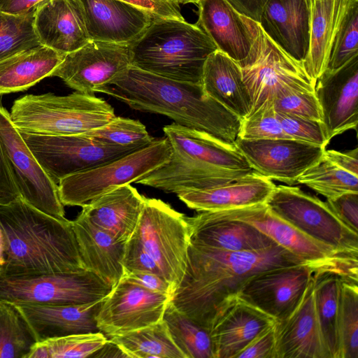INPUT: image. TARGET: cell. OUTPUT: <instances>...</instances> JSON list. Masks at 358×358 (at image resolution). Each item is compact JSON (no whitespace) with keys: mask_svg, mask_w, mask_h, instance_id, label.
<instances>
[{"mask_svg":"<svg viewBox=\"0 0 358 358\" xmlns=\"http://www.w3.org/2000/svg\"><path fill=\"white\" fill-rule=\"evenodd\" d=\"M300 264L298 258L277 244L257 251L231 252L189 243L185 273L170 302L210 331L222 306L237 295L250 277L273 268Z\"/></svg>","mask_w":358,"mask_h":358,"instance_id":"6da1fadb","label":"cell"},{"mask_svg":"<svg viewBox=\"0 0 358 358\" xmlns=\"http://www.w3.org/2000/svg\"><path fill=\"white\" fill-rule=\"evenodd\" d=\"M132 109L165 115L174 123L235 145L241 119L209 96L201 83L180 82L131 66L100 87Z\"/></svg>","mask_w":358,"mask_h":358,"instance_id":"7a4b0ae2","label":"cell"},{"mask_svg":"<svg viewBox=\"0 0 358 358\" xmlns=\"http://www.w3.org/2000/svg\"><path fill=\"white\" fill-rule=\"evenodd\" d=\"M0 230L7 275H41L85 270L72 221L45 213L21 197L0 205Z\"/></svg>","mask_w":358,"mask_h":358,"instance_id":"3957f363","label":"cell"},{"mask_svg":"<svg viewBox=\"0 0 358 358\" xmlns=\"http://www.w3.org/2000/svg\"><path fill=\"white\" fill-rule=\"evenodd\" d=\"M208 36L185 20L153 18L130 44L131 64L177 81L201 83L203 66L217 50Z\"/></svg>","mask_w":358,"mask_h":358,"instance_id":"277c9868","label":"cell"},{"mask_svg":"<svg viewBox=\"0 0 358 358\" xmlns=\"http://www.w3.org/2000/svg\"><path fill=\"white\" fill-rule=\"evenodd\" d=\"M9 117L19 131L64 136L85 134L116 116L103 99L76 91L65 96L26 94L13 102Z\"/></svg>","mask_w":358,"mask_h":358,"instance_id":"5b68a950","label":"cell"},{"mask_svg":"<svg viewBox=\"0 0 358 358\" xmlns=\"http://www.w3.org/2000/svg\"><path fill=\"white\" fill-rule=\"evenodd\" d=\"M223 219L246 222L285 248L315 273L329 272L343 280L358 283V255L339 252L306 236L275 215L265 203L220 211H208Z\"/></svg>","mask_w":358,"mask_h":358,"instance_id":"8992f818","label":"cell"},{"mask_svg":"<svg viewBox=\"0 0 358 358\" xmlns=\"http://www.w3.org/2000/svg\"><path fill=\"white\" fill-rule=\"evenodd\" d=\"M172 147L165 137L95 168L69 176L58 185L63 206H83L122 185L136 182L166 163Z\"/></svg>","mask_w":358,"mask_h":358,"instance_id":"52a82bcc","label":"cell"},{"mask_svg":"<svg viewBox=\"0 0 358 358\" xmlns=\"http://www.w3.org/2000/svg\"><path fill=\"white\" fill-rule=\"evenodd\" d=\"M238 64L251 101L248 115L273 106L275 96L282 91L315 92V81L308 74L303 62L276 45L260 26L249 54Z\"/></svg>","mask_w":358,"mask_h":358,"instance_id":"ba28073f","label":"cell"},{"mask_svg":"<svg viewBox=\"0 0 358 358\" xmlns=\"http://www.w3.org/2000/svg\"><path fill=\"white\" fill-rule=\"evenodd\" d=\"M113 287L94 273L7 275L0 271V301L14 304L64 305L104 299Z\"/></svg>","mask_w":358,"mask_h":358,"instance_id":"9c48e42d","label":"cell"},{"mask_svg":"<svg viewBox=\"0 0 358 358\" xmlns=\"http://www.w3.org/2000/svg\"><path fill=\"white\" fill-rule=\"evenodd\" d=\"M265 203L275 215L310 238L339 252L358 255V233L341 221L326 202L299 187L275 185Z\"/></svg>","mask_w":358,"mask_h":358,"instance_id":"30bf717a","label":"cell"},{"mask_svg":"<svg viewBox=\"0 0 358 358\" xmlns=\"http://www.w3.org/2000/svg\"><path fill=\"white\" fill-rule=\"evenodd\" d=\"M173 292L186 266L189 231L186 216L160 199H147L134 234Z\"/></svg>","mask_w":358,"mask_h":358,"instance_id":"8fae6325","label":"cell"},{"mask_svg":"<svg viewBox=\"0 0 358 358\" xmlns=\"http://www.w3.org/2000/svg\"><path fill=\"white\" fill-rule=\"evenodd\" d=\"M48 176L58 184L140 148L103 144L84 134L53 136L19 131Z\"/></svg>","mask_w":358,"mask_h":358,"instance_id":"7c38bea8","label":"cell"},{"mask_svg":"<svg viewBox=\"0 0 358 358\" xmlns=\"http://www.w3.org/2000/svg\"><path fill=\"white\" fill-rule=\"evenodd\" d=\"M0 141L20 197L45 213L66 219L57 184L40 165L1 104Z\"/></svg>","mask_w":358,"mask_h":358,"instance_id":"4fadbf2b","label":"cell"},{"mask_svg":"<svg viewBox=\"0 0 358 358\" xmlns=\"http://www.w3.org/2000/svg\"><path fill=\"white\" fill-rule=\"evenodd\" d=\"M171 296L149 290L123 275L103 299L97 326L110 337L157 323L162 320Z\"/></svg>","mask_w":358,"mask_h":358,"instance_id":"5bb4252c","label":"cell"},{"mask_svg":"<svg viewBox=\"0 0 358 358\" xmlns=\"http://www.w3.org/2000/svg\"><path fill=\"white\" fill-rule=\"evenodd\" d=\"M131 66L130 45L90 40L66 54L50 76L60 78L76 92L94 94Z\"/></svg>","mask_w":358,"mask_h":358,"instance_id":"9a60e30c","label":"cell"},{"mask_svg":"<svg viewBox=\"0 0 358 358\" xmlns=\"http://www.w3.org/2000/svg\"><path fill=\"white\" fill-rule=\"evenodd\" d=\"M314 273L303 264L263 271L250 277L236 296L280 322L299 306Z\"/></svg>","mask_w":358,"mask_h":358,"instance_id":"2e32d148","label":"cell"},{"mask_svg":"<svg viewBox=\"0 0 358 358\" xmlns=\"http://www.w3.org/2000/svg\"><path fill=\"white\" fill-rule=\"evenodd\" d=\"M235 145L259 174L288 185L324 155L326 148L292 138L242 139Z\"/></svg>","mask_w":358,"mask_h":358,"instance_id":"e0dca14e","label":"cell"},{"mask_svg":"<svg viewBox=\"0 0 358 358\" xmlns=\"http://www.w3.org/2000/svg\"><path fill=\"white\" fill-rule=\"evenodd\" d=\"M315 94L321 122L329 141L358 125V56L341 68L325 70L316 80Z\"/></svg>","mask_w":358,"mask_h":358,"instance_id":"ac0fdd59","label":"cell"},{"mask_svg":"<svg viewBox=\"0 0 358 358\" xmlns=\"http://www.w3.org/2000/svg\"><path fill=\"white\" fill-rule=\"evenodd\" d=\"M196 23L217 49L239 63L249 54L259 23L238 12L228 0H197Z\"/></svg>","mask_w":358,"mask_h":358,"instance_id":"d6986e66","label":"cell"},{"mask_svg":"<svg viewBox=\"0 0 358 358\" xmlns=\"http://www.w3.org/2000/svg\"><path fill=\"white\" fill-rule=\"evenodd\" d=\"M254 172L220 168L172 148L170 159L136 181L169 193L205 189L227 184Z\"/></svg>","mask_w":358,"mask_h":358,"instance_id":"ffe728a7","label":"cell"},{"mask_svg":"<svg viewBox=\"0 0 358 358\" xmlns=\"http://www.w3.org/2000/svg\"><path fill=\"white\" fill-rule=\"evenodd\" d=\"M275 321L238 296L227 300L210 330L215 358H235L257 336Z\"/></svg>","mask_w":358,"mask_h":358,"instance_id":"44dd1931","label":"cell"},{"mask_svg":"<svg viewBox=\"0 0 358 358\" xmlns=\"http://www.w3.org/2000/svg\"><path fill=\"white\" fill-rule=\"evenodd\" d=\"M311 0H268L259 24L291 57L304 62L310 46Z\"/></svg>","mask_w":358,"mask_h":358,"instance_id":"7402d4cb","label":"cell"},{"mask_svg":"<svg viewBox=\"0 0 358 358\" xmlns=\"http://www.w3.org/2000/svg\"><path fill=\"white\" fill-rule=\"evenodd\" d=\"M34 27L42 45L64 54L90 40L80 0H45L34 10Z\"/></svg>","mask_w":358,"mask_h":358,"instance_id":"603a6c76","label":"cell"},{"mask_svg":"<svg viewBox=\"0 0 358 358\" xmlns=\"http://www.w3.org/2000/svg\"><path fill=\"white\" fill-rule=\"evenodd\" d=\"M274 329L275 358H330L316 313L313 277L299 306Z\"/></svg>","mask_w":358,"mask_h":358,"instance_id":"cb8c5ba5","label":"cell"},{"mask_svg":"<svg viewBox=\"0 0 358 358\" xmlns=\"http://www.w3.org/2000/svg\"><path fill=\"white\" fill-rule=\"evenodd\" d=\"M90 40L130 45L145 31L153 17L121 0H80Z\"/></svg>","mask_w":358,"mask_h":358,"instance_id":"d4e9b609","label":"cell"},{"mask_svg":"<svg viewBox=\"0 0 358 358\" xmlns=\"http://www.w3.org/2000/svg\"><path fill=\"white\" fill-rule=\"evenodd\" d=\"M103 299L80 304H15L38 341L73 334L101 332L96 315Z\"/></svg>","mask_w":358,"mask_h":358,"instance_id":"484cf974","label":"cell"},{"mask_svg":"<svg viewBox=\"0 0 358 358\" xmlns=\"http://www.w3.org/2000/svg\"><path fill=\"white\" fill-rule=\"evenodd\" d=\"M189 243L231 252L257 251L271 246L270 238L239 220L219 218L208 211L186 217Z\"/></svg>","mask_w":358,"mask_h":358,"instance_id":"4316f807","label":"cell"},{"mask_svg":"<svg viewBox=\"0 0 358 358\" xmlns=\"http://www.w3.org/2000/svg\"><path fill=\"white\" fill-rule=\"evenodd\" d=\"M145 200L127 184L85 204L80 214L116 241L126 243L136 228Z\"/></svg>","mask_w":358,"mask_h":358,"instance_id":"83f0119b","label":"cell"},{"mask_svg":"<svg viewBox=\"0 0 358 358\" xmlns=\"http://www.w3.org/2000/svg\"><path fill=\"white\" fill-rule=\"evenodd\" d=\"M275 187L271 180L255 172L225 185L184 191L177 196L197 211H220L265 203Z\"/></svg>","mask_w":358,"mask_h":358,"instance_id":"f1b7e54d","label":"cell"},{"mask_svg":"<svg viewBox=\"0 0 358 358\" xmlns=\"http://www.w3.org/2000/svg\"><path fill=\"white\" fill-rule=\"evenodd\" d=\"M72 226L85 269L115 286L124 275L126 243L116 241L80 214L72 221Z\"/></svg>","mask_w":358,"mask_h":358,"instance_id":"f546056e","label":"cell"},{"mask_svg":"<svg viewBox=\"0 0 358 358\" xmlns=\"http://www.w3.org/2000/svg\"><path fill=\"white\" fill-rule=\"evenodd\" d=\"M201 85L205 92L243 119L248 116L251 101L239 64L217 50L203 66Z\"/></svg>","mask_w":358,"mask_h":358,"instance_id":"4dcf8cb0","label":"cell"},{"mask_svg":"<svg viewBox=\"0 0 358 358\" xmlns=\"http://www.w3.org/2000/svg\"><path fill=\"white\" fill-rule=\"evenodd\" d=\"M163 131L172 148L189 157L229 170L255 171L236 145L174 122Z\"/></svg>","mask_w":358,"mask_h":358,"instance_id":"1f68e13d","label":"cell"},{"mask_svg":"<svg viewBox=\"0 0 358 358\" xmlns=\"http://www.w3.org/2000/svg\"><path fill=\"white\" fill-rule=\"evenodd\" d=\"M349 1L311 0L310 46L303 66L315 82L327 69Z\"/></svg>","mask_w":358,"mask_h":358,"instance_id":"d6a6232c","label":"cell"},{"mask_svg":"<svg viewBox=\"0 0 358 358\" xmlns=\"http://www.w3.org/2000/svg\"><path fill=\"white\" fill-rule=\"evenodd\" d=\"M65 55L41 45L0 60V95L27 90L50 77Z\"/></svg>","mask_w":358,"mask_h":358,"instance_id":"836d02e7","label":"cell"},{"mask_svg":"<svg viewBox=\"0 0 358 358\" xmlns=\"http://www.w3.org/2000/svg\"><path fill=\"white\" fill-rule=\"evenodd\" d=\"M342 280L329 272L313 275L316 313L330 358H342L338 325Z\"/></svg>","mask_w":358,"mask_h":358,"instance_id":"e575fe53","label":"cell"},{"mask_svg":"<svg viewBox=\"0 0 358 358\" xmlns=\"http://www.w3.org/2000/svg\"><path fill=\"white\" fill-rule=\"evenodd\" d=\"M131 358H185L174 343L163 318L145 327L109 337Z\"/></svg>","mask_w":358,"mask_h":358,"instance_id":"d590c367","label":"cell"},{"mask_svg":"<svg viewBox=\"0 0 358 358\" xmlns=\"http://www.w3.org/2000/svg\"><path fill=\"white\" fill-rule=\"evenodd\" d=\"M163 320L171 336L185 358H215L210 331L168 303Z\"/></svg>","mask_w":358,"mask_h":358,"instance_id":"8d00e7d4","label":"cell"},{"mask_svg":"<svg viewBox=\"0 0 358 358\" xmlns=\"http://www.w3.org/2000/svg\"><path fill=\"white\" fill-rule=\"evenodd\" d=\"M37 341L17 306L0 301V358H27Z\"/></svg>","mask_w":358,"mask_h":358,"instance_id":"74e56055","label":"cell"},{"mask_svg":"<svg viewBox=\"0 0 358 358\" xmlns=\"http://www.w3.org/2000/svg\"><path fill=\"white\" fill-rule=\"evenodd\" d=\"M315 192L332 199L347 192H358V176L338 167L323 157L297 179Z\"/></svg>","mask_w":358,"mask_h":358,"instance_id":"f35d334b","label":"cell"},{"mask_svg":"<svg viewBox=\"0 0 358 358\" xmlns=\"http://www.w3.org/2000/svg\"><path fill=\"white\" fill-rule=\"evenodd\" d=\"M102 332L73 334L37 341L27 358H83L92 357L108 341Z\"/></svg>","mask_w":358,"mask_h":358,"instance_id":"ab89813d","label":"cell"},{"mask_svg":"<svg viewBox=\"0 0 358 358\" xmlns=\"http://www.w3.org/2000/svg\"><path fill=\"white\" fill-rule=\"evenodd\" d=\"M34 10L24 15L0 10V60L41 45L34 27Z\"/></svg>","mask_w":358,"mask_h":358,"instance_id":"60d3db41","label":"cell"},{"mask_svg":"<svg viewBox=\"0 0 358 358\" xmlns=\"http://www.w3.org/2000/svg\"><path fill=\"white\" fill-rule=\"evenodd\" d=\"M103 144L112 146L142 148L155 139L138 120L115 117L106 124L83 134Z\"/></svg>","mask_w":358,"mask_h":358,"instance_id":"b9f144b4","label":"cell"},{"mask_svg":"<svg viewBox=\"0 0 358 358\" xmlns=\"http://www.w3.org/2000/svg\"><path fill=\"white\" fill-rule=\"evenodd\" d=\"M338 325L342 358H358V283L342 280Z\"/></svg>","mask_w":358,"mask_h":358,"instance_id":"7bdbcfd3","label":"cell"},{"mask_svg":"<svg viewBox=\"0 0 358 358\" xmlns=\"http://www.w3.org/2000/svg\"><path fill=\"white\" fill-rule=\"evenodd\" d=\"M358 56V0H350L334 38L326 70L336 71Z\"/></svg>","mask_w":358,"mask_h":358,"instance_id":"ee69618b","label":"cell"},{"mask_svg":"<svg viewBox=\"0 0 358 358\" xmlns=\"http://www.w3.org/2000/svg\"><path fill=\"white\" fill-rule=\"evenodd\" d=\"M238 137L248 140L289 138L282 128L273 106L262 108L241 119Z\"/></svg>","mask_w":358,"mask_h":358,"instance_id":"f6af8a7d","label":"cell"},{"mask_svg":"<svg viewBox=\"0 0 358 358\" xmlns=\"http://www.w3.org/2000/svg\"><path fill=\"white\" fill-rule=\"evenodd\" d=\"M275 111L321 121V110L315 92L285 90L274 98Z\"/></svg>","mask_w":358,"mask_h":358,"instance_id":"bcb514c9","label":"cell"},{"mask_svg":"<svg viewBox=\"0 0 358 358\" xmlns=\"http://www.w3.org/2000/svg\"><path fill=\"white\" fill-rule=\"evenodd\" d=\"M275 112L284 132L289 138L324 148L329 144L330 141L321 121Z\"/></svg>","mask_w":358,"mask_h":358,"instance_id":"7dc6e473","label":"cell"},{"mask_svg":"<svg viewBox=\"0 0 358 358\" xmlns=\"http://www.w3.org/2000/svg\"><path fill=\"white\" fill-rule=\"evenodd\" d=\"M122 264L124 273L152 272L162 275L156 262L134 234L125 244Z\"/></svg>","mask_w":358,"mask_h":358,"instance_id":"c3c4849f","label":"cell"},{"mask_svg":"<svg viewBox=\"0 0 358 358\" xmlns=\"http://www.w3.org/2000/svg\"><path fill=\"white\" fill-rule=\"evenodd\" d=\"M326 203L341 221L358 233V192L327 199Z\"/></svg>","mask_w":358,"mask_h":358,"instance_id":"681fc988","label":"cell"},{"mask_svg":"<svg viewBox=\"0 0 358 358\" xmlns=\"http://www.w3.org/2000/svg\"><path fill=\"white\" fill-rule=\"evenodd\" d=\"M235 358H275L274 325L257 336Z\"/></svg>","mask_w":358,"mask_h":358,"instance_id":"f907efd6","label":"cell"},{"mask_svg":"<svg viewBox=\"0 0 358 358\" xmlns=\"http://www.w3.org/2000/svg\"><path fill=\"white\" fill-rule=\"evenodd\" d=\"M136 7H138L148 13L153 18H172L185 20L179 5L169 0H121Z\"/></svg>","mask_w":358,"mask_h":358,"instance_id":"816d5d0a","label":"cell"},{"mask_svg":"<svg viewBox=\"0 0 358 358\" xmlns=\"http://www.w3.org/2000/svg\"><path fill=\"white\" fill-rule=\"evenodd\" d=\"M20 197L8 164L0 141V205H5Z\"/></svg>","mask_w":358,"mask_h":358,"instance_id":"f5cc1de1","label":"cell"},{"mask_svg":"<svg viewBox=\"0 0 358 358\" xmlns=\"http://www.w3.org/2000/svg\"><path fill=\"white\" fill-rule=\"evenodd\" d=\"M124 275L152 292L170 296L173 292L170 283L162 275L138 271L124 273Z\"/></svg>","mask_w":358,"mask_h":358,"instance_id":"db71d44e","label":"cell"},{"mask_svg":"<svg viewBox=\"0 0 358 358\" xmlns=\"http://www.w3.org/2000/svg\"><path fill=\"white\" fill-rule=\"evenodd\" d=\"M324 156L343 170L358 176V148L345 151L325 150Z\"/></svg>","mask_w":358,"mask_h":358,"instance_id":"11a10c76","label":"cell"},{"mask_svg":"<svg viewBox=\"0 0 358 358\" xmlns=\"http://www.w3.org/2000/svg\"><path fill=\"white\" fill-rule=\"evenodd\" d=\"M45 0H0V10L13 15H24L34 10Z\"/></svg>","mask_w":358,"mask_h":358,"instance_id":"9f6ffc18","label":"cell"},{"mask_svg":"<svg viewBox=\"0 0 358 358\" xmlns=\"http://www.w3.org/2000/svg\"><path fill=\"white\" fill-rule=\"evenodd\" d=\"M241 13L259 22L262 10L268 0H228Z\"/></svg>","mask_w":358,"mask_h":358,"instance_id":"6f0895ef","label":"cell"},{"mask_svg":"<svg viewBox=\"0 0 358 358\" xmlns=\"http://www.w3.org/2000/svg\"><path fill=\"white\" fill-rule=\"evenodd\" d=\"M92 357H128L127 355L113 342L109 339L106 344L97 350Z\"/></svg>","mask_w":358,"mask_h":358,"instance_id":"680465c9","label":"cell"},{"mask_svg":"<svg viewBox=\"0 0 358 358\" xmlns=\"http://www.w3.org/2000/svg\"><path fill=\"white\" fill-rule=\"evenodd\" d=\"M175 3H177V4H180V3H182V4H186V3H194L197 1V0H169Z\"/></svg>","mask_w":358,"mask_h":358,"instance_id":"91938a15","label":"cell"}]
</instances>
